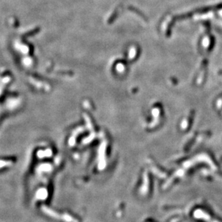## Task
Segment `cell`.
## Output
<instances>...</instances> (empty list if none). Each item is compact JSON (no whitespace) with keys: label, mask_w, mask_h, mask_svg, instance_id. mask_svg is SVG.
<instances>
[{"label":"cell","mask_w":222,"mask_h":222,"mask_svg":"<svg viewBox=\"0 0 222 222\" xmlns=\"http://www.w3.org/2000/svg\"><path fill=\"white\" fill-rule=\"evenodd\" d=\"M39 193H40V195H39L40 198H45L47 196V192L46 191H44V190H40L39 191Z\"/></svg>","instance_id":"obj_1"}]
</instances>
